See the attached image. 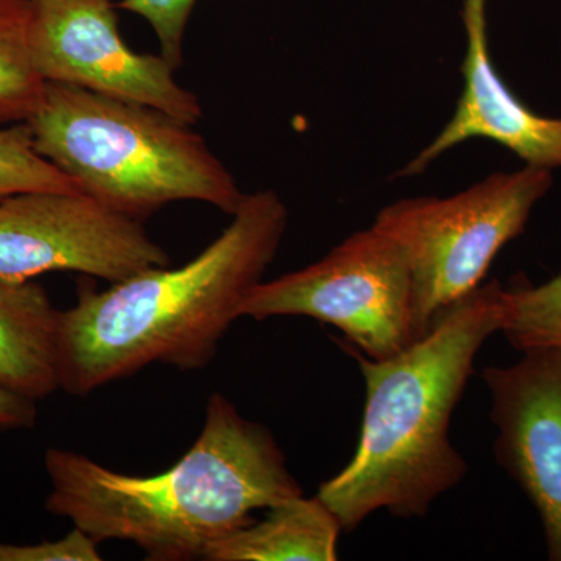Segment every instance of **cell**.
<instances>
[{
	"mask_svg": "<svg viewBox=\"0 0 561 561\" xmlns=\"http://www.w3.org/2000/svg\"><path fill=\"white\" fill-rule=\"evenodd\" d=\"M32 5L0 0V127L31 119L46 91L32 57Z\"/></svg>",
	"mask_w": 561,
	"mask_h": 561,
	"instance_id": "obj_13",
	"label": "cell"
},
{
	"mask_svg": "<svg viewBox=\"0 0 561 561\" xmlns=\"http://www.w3.org/2000/svg\"><path fill=\"white\" fill-rule=\"evenodd\" d=\"M497 463L534 505L548 559L561 561V346H535L482 373Z\"/></svg>",
	"mask_w": 561,
	"mask_h": 561,
	"instance_id": "obj_9",
	"label": "cell"
},
{
	"mask_svg": "<svg viewBox=\"0 0 561 561\" xmlns=\"http://www.w3.org/2000/svg\"><path fill=\"white\" fill-rule=\"evenodd\" d=\"M343 531L337 516L316 497H291L268 508L261 522L213 542L210 561H335Z\"/></svg>",
	"mask_w": 561,
	"mask_h": 561,
	"instance_id": "obj_12",
	"label": "cell"
},
{
	"mask_svg": "<svg viewBox=\"0 0 561 561\" xmlns=\"http://www.w3.org/2000/svg\"><path fill=\"white\" fill-rule=\"evenodd\" d=\"M502 295L500 280L482 284L389 359L348 350L367 390L360 438L350 463L317 494L343 531L356 530L379 511L423 518L463 481L468 465L449 431L479 351L501 332Z\"/></svg>",
	"mask_w": 561,
	"mask_h": 561,
	"instance_id": "obj_3",
	"label": "cell"
},
{
	"mask_svg": "<svg viewBox=\"0 0 561 561\" xmlns=\"http://www.w3.org/2000/svg\"><path fill=\"white\" fill-rule=\"evenodd\" d=\"M99 542L73 527L65 538L36 545L0 541V561H101Z\"/></svg>",
	"mask_w": 561,
	"mask_h": 561,
	"instance_id": "obj_17",
	"label": "cell"
},
{
	"mask_svg": "<svg viewBox=\"0 0 561 561\" xmlns=\"http://www.w3.org/2000/svg\"><path fill=\"white\" fill-rule=\"evenodd\" d=\"M289 210L278 192L245 194L231 224L181 267H154L111 284L81 287L60 312V389L90 394L154 362L201 370L247 295L278 253Z\"/></svg>",
	"mask_w": 561,
	"mask_h": 561,
	"instance_id": "obj_2",
	"label": "cell"
},
{
	"mask_svg": "<svg viewBox=\"0 0 561 561\" xmlns=\"http://www.w3.org/2000/svg\"><path fill=\"white\" fill-rule=\"evenodd\" d=\"M197 0H121L117 9L146 20L160 43L161 57L173 69L183 62V41Z\"/></svg>",
	"mask_w": 561,
	"mask_h": 561,
	"instance_id": "obj_16",
	"label": "cell"
},
{
	"mask_svg": "<svg viewBox=\"0 0 561 561\" xmlns=\"http://www.w3.org/2000/svg\"><path fill=\"white\" fill-rule=\"evenodd\" d=\"M27 192H81L33 146L31 128L25 124L0 127V201Z\"/></svg>",
	"mask_w": 561,
	"mask_h": 561,
	"instance_id": "obj_15",
	"label": "cell"
},
{
	"mask_svg": "<svg viewBox=\"0 0 561 561\" xmlns=\"http://www.w3.org/2000/svg\"><path fill=\"white\" fill-rule=\"evenodd\" d=\"M169 265L142 221L83 192H27L0 201V276L79 272L110 280Z\"/></svg>",
	"mask_w": 561,
	"mask_h": 561,
	"instance_id": "obj_7",
	"label": "cell"
},
{
	"mask_svg": "<svg viewBox=\"0 0 561 561\" xmlns=\"http://www.w3.org/2000/svg\"><path fill=\"white\" fill-rule=\"evenodd\" d=\"M242 317H309L330 323L373 360L389 359L416 342L408 262L373 225L319 262L261 280L243 300Z\"/></svg>",
	"mask_w": 561,
	"mask_h": 561,
	"instance_id": "obj_6",
	"label": "cell"
},
{
	"mask_svg": "<svg viewBox=\"0 0 561 561\" xmlns=\"http://www.w3.org/2000/svg\"><path fill=\"white\" fill-rule=\"evenodd\" d=\"M25 124L41 157L133 219L184 201L232 216L245 197L194 125L150 106L47 81Z\"/></svg>",
	"mask_w": 561,
	"mask_h": 561,
	"instance_id": "obj_4",
	"label": "cell"
},
{
	"mask_svg": "<svg viewBox=\"0 0 561 561\" xmlns=\"http://www.w3.org/2000/svg\"><path fill=\"white\" fill-rule=\"evenodd\" d=\"M36 401L0 389V431L31 430L35 426Z\"/></svg>",
	"mask_w": 561,
	"mask_h": 561,
	"instance_id": "obj_18",
	"label": "cell"
},
{
	"mask_svg": "<svg viewBox=\"0 0 561 561\" xmlns=\"http://www.w3.org/2000/svg\"><path fill=\"white\" fill-rule=\"evenodd\" d=\"M467 54L461 62L463 91L451 121L404 165L401 179L426 171L446 151L471 139H489L534 168L561 169V117L534 113L504 83L486 32V0H463Z\"/></svg>",
	"mask_w": 561,
	"mask_h": 561,
	"instance_id": "obj_10",
	"label": "cell"
},
{
	"mask_svg": "<svg viewBox=\"0 0 561 561\" xmlns=\"http://www.w3.org/2000/svg\"><path fill=\"white\" fill-rule=\"evenodd\" d=\"M32 3V57L44 80L150 106L190 125L202 119L197 95L181 87L161 55L127 46L114 0Z\"/></svg>",
	"mask_w": 561,
	"mask_h": 561,
	"instance_id": "obj_8",
	"label": "cell"
},
{
	"mask_svg": "<svg viewBox=\"0 0 561 561\" xmlns=\"http://www.w3.org/2000/svg\"><path fill=\"white\" fill-rule=\"evenodd\" d=\"M552 183V171L524 165L451 197L404 198L379 210L373 227L397 243L411 273L416 341L482 286L494 257L526 230Z\"/></svg>",
	"mask_w": 561,
	"mask_h": 561,
	"instance_id": "obj_5",
	"label": "cell"
},
{
	"mask_svg": "<svg viewBox=\"0 0 561 561\" xmlns=\"http://www.w3.org/2000/svg\"><path fill=\"white\" fill-rule=\"evenodd\" d=\"M504 332L519 351L535 346H561V272L546 283H519L504 289Z\"/></svg>",
	"mask_w": 561,
	"mask_h": 561,
	"instance_id": "obj_14",
	"label": "cell"
},
{
	"mask_svg": "<svg viewBox=\"0 0 561 561\" xmlns=\"http://www.w3.org/2000/svg\"><path fill=\"white\" fill-rule=\"evenodd\" d=\"M44 465L47 512L99 545L133 542L154 561L203 559L213 542L253 523L254 512L305 494L272 432L220 393L209 398L190 451L160 474H122L58 448L47 449Z\"/></svg>",
	"mask_w": 561,
	"mask_h": 561,
	"instance_id": "obj_1",
	"label": "cell"
},
{
	"mask_svg": "<svg viewBox=\"0 0 561 561\" xmlns=\"http://www.w3.org/2000/svg\"><path fill=\"white\" fill-rule=\"evenodd\" d=\"M60 312L41 284L0 276V389L33 401L60 389Z\"/></svg>",
	"mask_w": 561,
	"mask_h": 561,
	"instance_id": "obj_11",
	"label": "cell"
}]
</instances>
